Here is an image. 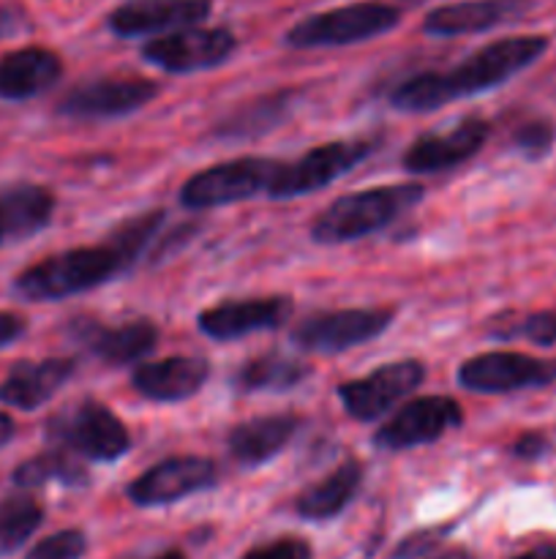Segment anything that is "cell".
<instances>
[{
    "mask_svg": "<svg viewBox=\"0 0 556 559\" xmlns=\"http://www.w3.org/2000/svg\"><path fill=\"white\" fill-rule=\"evenodd\" d=\"M548 49L545 36H507L469 55L450 71H423L409 76L392 91L390 102L403 112H428L458 98L478 96L491 87L505 85L518 71L529 69Z\"/></svg>",
    "mask_w": 556,
    "mask_h": 559,
    "instance_id": "1",
    "label": "cell"
},
{
    "mask_svg": "<svg viewBox=\"0 0 556 559\" xmlns=\"http://www.w3.org/2000/svg\"><path fill=\"white\" fill-rule=\"evenodd\" d=\"M423 194L425 189L418 183L354 191V194L336 200L316 216L314 227H311V238L316 243H347V240L379 233L387 224L396 222L401 213L412 211L423 200Z\"/></svg>",
    "mask_w": 556,
    "mask_h": 559,
    "instance_id": "2",
    "label": "cell"
},
{
    "mask_svg": "<svg viewBox=\"0 0 556 559\" xmlns=\"http://www.w3.org/2000/svg\"><path fill=\"white\" fill-rule=\"evenodd\" d=\"M123 267V260L109 243L85 246V249L52 254L31 265L16 276L14 289L25 300H38V304L63 300L71 295L87 293L93 287H101L109 278L118 276Z\"/></svg>",
    "mask_w": 556,
    "mask_h": 559,
    "instance_id": "3",
    "label": "cell"
},
{
    "mask_svg": "<svg viewBox=\"0 0 556 559\" xmlns=\"http://www.w3.org/2000/svg\"><path fill=\"white\" fill-rule=\"evenodd\" d=\"M47 437L63 451L93 462H118L131 448L123 420L98 402H82L63 409L47 424Z\"/></svg>",
    "mask_w": 556,
    "mask_h": 559,
    "instance_id": "4",
    "label": "cell"
},
{
    "mask_svg": "<svg viewBox=\"0 0 556 559\" xmlns=\"http://www.w3.org/2000/svg\"><path fill=\"white\" fill-rule=\"evenodd\" d=\"M398 22H401V11L390 3H376V0L349 3L298 22L287 33V44L298 49L343 47V44H358L382 36V33L392 31Z\"/></svg>",
    "mask_w": 556,
    "mask_h": 559,
    "instance_id": "5",
    "label": "cell"
},
{
    "mask_svg": "<svg viewBox=\"0 0 556 559\" xmlns=\"http://www.w3.org/2000/svg\"><path fill=\"white\" fill-rule=\"evenodd\" d=\"M281 162L276 158H234V162L213 164L202 173L191 175L180 189V202L191 211L232 205L249 200L256 191H270Z\"/></svg>",
    "mask_w": 556,
    "mask_h": 559,
    "instance_id": "6",
    "label": "cell"
},
{
    "mask_svg": "<svg viewBox=\"0 0 556 559\" xmlns=\"http://www.w3.org/2000/svg\"><path fill=\"white\" fill-rule=\"evenodd\" d=\"M371 151H374V145L365 140H341L311 147L298 162L281 164L270 186V197L287 200V197H303L316 189H325L333 180L358 167L363 158H368Z\"/></svg>",
    "mask_w": 556,
    "mask_h": 559,
    "instance_id": "7",
    "label": "cell"
},
{
    "mask_svg": "<svg viewBox=\"0 0 556 559\" xmlns=\"http://www.w3.org/2000/svg\"><path fill=\"white\" fill-rule=\"evenodd\" d=\"M238 41L227 27H183L164 33L142 47V58L169 74H191L221 66Z\"/></svg>",
    "mask_w": 556,
    "mask_h": 559,
    "instance_id": "8",
    "label": "cell"
},
{
    "mask_svg": "<svg viewBox=\"0 0 556 559\" xmlns=\"http://www.w3.org/2000/svg\"><path fill=\"white\" fill-rule=\"evenodd\" d=\"M423 380L425 369L420 360H396V364L379 366L368 377L343 382L338 388V399L354 420H376L390 413L409 393L418 391Z\"/></svg>",
    "mask_w": 556,
    "mask_h": 559,
    "instance_id": "9",
    "label": "cell"
},
{
    "mask_svg": "<svg viewBox=\"0 0 556 559\" xmlns=\"http://www.w3.org/2000/svg\"><path fill=\"white\" fill-rule=\"evenodd\" d=\"M390 322V309L325 311L300 322L292 331V342L309 353H343L385 333Z\"/></svg>",
    "mask_w": 556,
    "mask_h": 559,
    "instance_id": "10",
    "label": "cell"
},
{
    "mask_svg": "<svg viewBox=\"0 0 556 559\" xmlns=\"http://www.w3.org/2000/svg\"><path fill=\"white\" fill-rule=\"evenodd\" d=\"M463 420L461 404L450 396H420L403 404L374 437L376 448L385 451H407L436 442Z\"/></svg>",
    "mask_w": 556,
    "mask_h": 559,
    "instance_id": "11",
    "label": "cell"
},
{
    "mask_svg": "<svg viewBox=\"0 0 556 559\" xmlns=\"http://www.w3.org/2000/svg\"><path fill=\"white\" fill-rule=\"evenodd\" d=\"M556 380V360L532 358L523 353L474 355L458 369V382L474 393H512L543 388Z\"/></svg>",
    "mask_w": 556,
    "mask_h": 559,
    "instance_id": "12",
    "label": "cell"
},
{
    "mask_svg": "<svg viewBox=\"0 0 556 559\" xmlns=\"http://www.w3.org/2000/svg\"><path fill=\"white\" fill-rule=\"evenodd\" d=\"M158 96V85L142 76H107V80L85 82L65 93L58 104V112L65 118H120L136 112Z\"/></svg>",
    "mask_w": 556,
    "mask_h": 559,
    "instance_id": "13",
    "label": "cell"
},
{
    "mask_svg": "<svg viewBox=\"0 0 556 559\" xmlns=\"http://www.w3.org/2000/svg\"><path fill=\"white\" fill-rule=\"evenodd\" d=\"M216 486V464L202 456H172L142 473L125 489L129 500L142 508H156L178 502Z\"/></svg>",
    "mask_w": 556,
    "mask_h": 559,
    "instance_id": "14",
    "label": "cell"
},
{
    "mask_svg": "<svg viewBox=\"0 0 556 559\" xmlns=\"http://www.w3.org/2000/svg\"><path fill=\"white\" fill-rule=\"evenodd\" d=\"M210 9L213 0H123L107 16V25L120 38L172 33L205 22Z\"/></svg>",
    "mask_w": 556,
    "mask_h": 559,
    "instance_id": "15",
    "label": "cell"
},
{
    "mask_svg": "<svg viewBox=\"0 0 556 559\" xmlns=\"http://www.w3.org/2000/svg\"><path fill=\"white\" fill-rule=\"evenodd\" d=\"M292 317V300L289 298H251V300H227L200 314V331L216 342H232L256 331H273L281 328Z\"/></svg>",
    "mask_w": 556,
    "mask_h": 559,
    "instance_id": "16",
    "label": "cell"
},
{
    "mask_svg": "<svg viewBox=\"0 0 556 559\" xmlns=\"http://www.w3.org/2000/svg\"><path fill=\"white\" fill-rule=\"evenodd\" d=\"M485 140H488V123L480 118H467L452 129L414 140L403 153V169L418 175L442 173L472 158L485 145Z\"/></svg>",
    "mask_w": 556,
    "mask_h": 559,
    "instance_id": "17",
    "label": "cell"
},
{
    "mask_svg": "<svg viewBox=\"0 0 556 559\" xmlns=\"http://www.w3.org/2000/svg\"><path fill=\"white\" fill-rule=\"evenodd\" d=\"M532 9V0H461L439 5L425 14L423 31L428 36H467L507 25Z\"/></svg>",
    "mask_w": 556,
    "mask_h": 559,
    "instance_id": "18",
    "label": "cell"
},
{
    "mask_svg": "<svg viewBox=\"0 0 556 559\" xmlns=\"http://www.w3.org/2000/svg\"><path fill=\"white\" fill-rule=\"evenodd\" d=\"M207 377H210L207 360L194 355H174V358L136 366L131 382L150 402H183L200 393Z\"/></svg>",
    "mask_w": 556,
    "mask_h": 559,
    "instance_id": "19",
    "label": "cell"
},
{
    "mask_svg": "<svg viewBox=\"0 0 556 559\" xmlns=\"http://www.w3.org/2000/svg\"><path fill=\"white\" fill-rule=\"evenodd\" d=\"M74 374V360L47 358V360H22L0 382V402L14 409H38L47 404Z\"/></svg>",
    "mask_w": 556,
    "mask_h": 559,
    "instance_id": "20",
    "label": "cell"
},
{
    "mask_svg": "<svg viewBox=\"0 0 556 559\" xmlns=\"http://www.w3.org/2000/svg\"><path fill=\"white\" fill-rule=\"evenodd\" d=\"M63 74V60L47 47H22L0 58V98L22 102L52 87Z\"/></svg>",
    "mask_w": 556,
    "mask_h": 559,
    "instance_id": "21",
    "label": "cell"
},
{
    "mask_svg": "<svg viewBox=\"0 0 556 559\" xmlns=\"http://www.w3.org/2000/svg\"><path fill=\"white\" fill-rule=\"evenodd\" d=\"M76 333L85 342V347L109 366L134 364V360L145 358L158 342L156 325L145 320L125 322V325L118 328H104L98 322H80Z\"/></svg>",
    "mask_w": 556,
    "mask_h": 559,
    "instance_id": "22",
    "label": "cell"
},
{
    "mask_svg": "<svg viewBox=\"0 0 556 559\" xmlns=\"http://www.w3.org/2000/svg\"><path fill=\"white\" fill-rule=\"evenodd\" d=\"M294 431H298L294 415H265V418L245 420L229 435V456L243 467H259L289 445Z\"/></svg>",
    "mask_w": 556,
    "mask_h": 559,
    "instance_id": "23",
    "label": "cell"
},
{
    "mask_svg": "<svg viewBox=\"0 0 556 559\" xmlns=\"http://www.w3.org/2000/svg\"><path fill=\"white\" fill-rule=\"evenodd\" d=\"M52 211L55 197L44 186H9L0 191V240H25L41 233Z\"/></svg>",
    "mask_w": 556,
    "mask_h": 559,
    "instance_id": "24",
    "label": "cell"
},
{
    "mask_svg": "<svg viewBox=\"0 0 556 559\" xmlns=\"http://www.w3.org/2000/svg\"><path fill=\"white\" fill-rule=\"evenodd\" d=\"M360 480H363V467L354 459H347L325 480L298 497V513L309 522H325V519L338 516L354 500Z\"/></svg>",
    "mask_w": 556,
    "mask_h": 559,
    "instance_id": "25",
    "label": "cell"
},
{
    "mask_svg": "<svg viewBox=\"0 0 556 559\" xmlns=\"http://www.w3.org/2000/svg\"><path fill=\"white\" fill-rule=\"evenodd\" d=\"M309 377V366L283 355H262L249 360L234 377V385L245 393L254 391H289Z\"/></svg>",
    "mask_w": 556,
    "mask_h": 559,
    "instance_id": "26",
    "label": "cell"
},
{
    "mask_svg": "<svg viewBox=\"0 0 556 559\" xmlns=\"http://www.w3.org/2000/svg\"><path fill=\"white\" fill-rule=\"evenodd\" d=\"M52 480H58L63 486L85 484V469L76 462L74 453L63 451V448H55V451L38 453L31 462L20 464L14 469V484L22 486V489L52 484Z\"/></svg>",
    "mask_w": 556,
    "mask_h": 559,
    "instance_id": "27",
    "label": "cell"
},
{
    "mask_svg": "<svg viewBox=\"0 0 556 559\" xmlns=\"http://www.w3.org/2000/svg\"><path fill=\"white\" fill-rule=\"evenodd\" d=\"M44 522V508L33 497L14 495L0 500V557L20 549Z\"/></svg>",
    "mask_w": 556,
    "mask_h": 559,
    "instance_id": "28",
    "label": "cell"
},
{
    "mask_svg": "<svg viewBox=\"0 0 556 559\" xmlns=\"http://www.w3.org/2000/svg\"><path fill=\"white\" fill-rule=\"evenodd\" d=\"M161 222H164L161 211L142 213V216L131 218V222L120 224V229L118 233L109 235L107 243L118 251V257L123 260V265H131V262L142 254V249L147 246V240L158 233Z\"/></svg>",
    "mask_w": 556,
    "mask_h": 559,
    "instance_id": "29",
    "label": "cell"
},
{
    "mask_svg": "<svg viewBox=\"0 0 556 559\" xmlns=\"http://www.w3.org/2000/svg\"><path fill=\"white\" fill-rule=\"evenodd\" d=\"M85 549L87 540L80 530H60V533L49 535L41 544L33 546L25 559H80Z\"/></svg>",
    "mask_w": 556,
    "mask_h": 559,
    "instance_id": "30",
    "label": "cell"
},
{
    "mask_svg": "<svg viewBox=\"0 0 556 559\" xmlns=\"http://www.w3.org/2000/svg\"><path fill=\"white\" fill-rule=\"evenodd\" d=\"M554 136L556 131L548 120H529V123H523L521 129L516 131L512 142H516V147L523 153V156L540 158L551 151Z\"/></svg>",
    "mask_w": 556,
    "mask_h": 559,
    "instance_id": "31",
    "label": "cell"
},
{
    "mask_svg": "<svg viewBox=\"0 0 556 559\" xmlns=\"http://www.w3.org/2000/svg\"><path fill=\"white\" fill-rule=\"evenodd\" d=\"M507 336H523L537 347H554L556 344V311H534V314L523 317L516 322Z\"/></svg>",
    "mask_w": 556,
    "mask_h": 559,
    "instance_id": "32",
    "label": "cell"
},
{
    "mask_svg": "<svg viewBox=\"0 0 556 559\" xmlns=\"http://www.w3.org/2000/svg\"><path fill=\"white\" fill-rule=\"evenodd\" d=\"M243 559H311V546L300 538H281L256 546Z\"/></svg>",
    "mask_w": 556,
    "mask_h": 559,
    "instance_id": "33",
    "label": "cell"
},
{
    "mask_svg": "<svg viewBox=\"0 0 556 559\" xmlns=\"http://www.w3.org/2000/svg\"><path fill=\"white\" fill-rule=\"evenodd\" d=\"M22 333H25V320L20 314H11V311H0V349L16 342Z\"/></svg>",
    "mask_w": 556,
    "mask_h": 559,
    "instance_id": "34",
    "label": "cell"
},
{
    "mask_svg": "<svg viewBox=\"0 0 556 559\" xmlns=\"http://www.w3.org/2000/svg\"><path fill=\"white\" fill-rule=\"evenodd\" d=\"M545 448H548V442H545V437L540 435H523L521 440L516 442V456L518 459H540L545 453Z\"/></svg>",
    "mask_w": 556,
    "mask_h": 559,
    "instance_id": "35",
    "label": "cell"
},
{
    "mask_svg": "<svg viewBox=\"0 0 556 559\" xmlns=\"http://www.w3.org/2000/svg\"><path fill=\"white\" fill-rule=\"evenodd\" d=\"M16 27H20V14H14L11 9H0V36L16 33Z\"/></svg>",
    "mask_w": 556,
    "mask_h": 559,
    "instance_id": "36",
    "label": "cell"
},
{
    "mask_svg": "<svg viewBox=\"0 0 556 559\" xmlns=\"http://www.w3.org/2000/svg\"><path fill=\"white\" fill-rule=\"evenodd\" d=\"M11 437H14V420L5 413H0V448H3Z\"/></svg>",
    "mask_w": 556,
    "mask_h": 559,
    "instance_id": "37",
    "label": "cell"
},
{
    "mask_svg": "<svg viewBox=\"0 0 556 559\" xmlns=\"http://www.w3.org/2000/svg\"><path fill=\"white\" fill-rule=\"evenodd\" d=\"M516 559H556V546H540V549L527 551V555H521Z\"/></svg>",
    "mask_w": 556,
    "mask_h": 559,
    "instance_id": "38",
    "label": "cell"
},
{
    "mask_svg": "<svg viewBox=\"0 0 556 559\" xmlns=\"http://www.w3.org/2000/svg\"><path fill=\"white\" fill-rule=\"evenodd\" d=\"M153 559H185V557L180 555V551H164V555H158V557H153Z\"/></svg>",
    "mask_w": 556,
    "mask_h": 559,
    "instance_id": "39",
    "label": "cell"
}]
</instances>
